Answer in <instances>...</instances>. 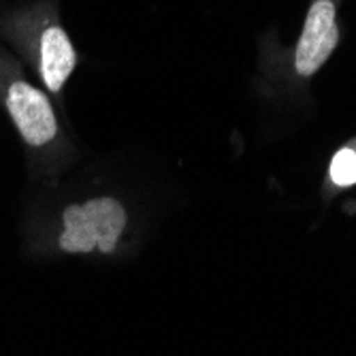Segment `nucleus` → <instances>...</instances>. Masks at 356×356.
I'll return each mask as SVG.
<instances>
[{
  "instance_id": "obj_1",
  "label": "nucleus",
  "mask_w": 356,
  "mask_h": 356,
  "mask_svg": "<svg viewBox=\"0 0 356 356\" xmlns=\"http://www.w3.org/2000/svg\"><path fill=\"white\" fill-rule=\"evenodd\" d=\"M30 186L19 231L22 252L37 261H124L149 231V211L120 181L64 175Z\"/></svg>"
},
{
  "instance_id": "obj_5",
  "label": "nucleus",
  "mask_w": 356,
  "mask_h": 356,
  "mask_svg": "<svg viewBox=\"0 0 356 356\" xmlns=\"http://www.w3.org/2000/svg\"><path fill=\"white\" fill-rule=\"evenodd\" d=\"M329 179L337 188H350L356 184V147H341L329 167Z\"/></svg>"
},
{
  "instance_id": "obj_2",
  "label": "nucleus",
  "mask_w": 356,
  "mask_h": 356,
  "mask_svg": "<svg viewBox=\"0 0 356 356\" xmlns=\"http://www.w3.org/2000/svg\"><path fill=\"white\" fill-rule=\"evenodd\" d=\"M0 109L24 147L30 184H51L81 160L71 124L54 96L0 41Z\"/></svg>"
},
{
  "instance_id": "obj_4",
  "label": "nucleus",
  "mask_w": 356,
  "mask_h": 356,
  "mask_svg": "<svg viewBox=\"0 0 356 356\" xmlns=\"http://www.w3.org/2000/svg\"><path fill=\"white\" fill-rule=\"evenodd\" d=\"M339 43L337 7L333 0H314L303 22L301 37L295 47L293 67L303 79L316 75L331 58Z\"/></svg>"
},
{
  "instance_id": "obj_3",
  "label": "nucleus",
  "mask_w": 356,
  "mask_h": 356,
  "mask_svg": "<svg viewBox=\"0 0 356 356\" xmlns=\"http://www.w3.org/2000/svg\"><path fill=\"white\" fill-rule=\"evenodd\" d=\"M0 41L64 109V88L77 69L79 54L60 22L58 0H32L0 11Z\"/></svg>"
}]
</instances>
